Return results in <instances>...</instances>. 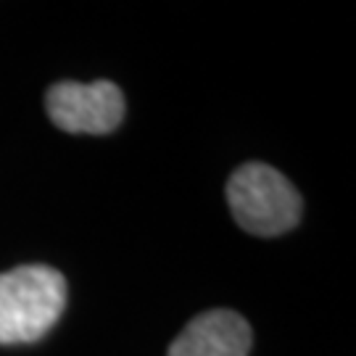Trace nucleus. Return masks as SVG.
I'll return each instance as SVG.
<instances>
[{
  "mask_svg": "<svg viewBox=\"0 0 356 356\" xmlns=\"http://www.w3.org/2000/svg\"><path fill=\"white\" fill-rule=\"evenodd\" d=\"M66 277L45 264L0 275V346H29L56 327L66 309Z\"/></svg>",
  "mask_w": 356,
  "mask_h": 356,
  "instance_id": "obj_1",
  "label": "nucleus"
},
{
  "mask_svg": "<svg viewBox=\"0 0 356 356\" xmlns=\"http://www.w3.org/2000/svg\"><path fill=\"white\" fill-rule=\"evenodd\" d=\"M227 204L235 222L259 238H277L301 222V195L277 169L248 161L232 172Z\"/></svg>",
  "mask_w": 356,
  "mask_h": 356,
  "instance_id": "obj_2",
  "label": "nucleus"
},
{
  "mask_svg": "<svg viewBox=\"0 0 356 356\" xmlns=\"http://www.w3.org/2000/svg\"><path fill=\"white\" fill-rule=\"evenodd\" d=\"M45 108L56 127L72 135H108L124 119V95L108 79L58 82L45 95Z\"/></svg>",
  "mask_w": 356,
  "mask_h": 356,
  "instance_id": "obj_3",
  "label": "nucleus"
},
{
  "mask_svg": "<svg viewBox=\"0 0 356 356\" xmlns=\"http://www.w3.org/2000/svg\"><path fill=\"white\" fill-rule=\"evenodd\" d=\"M251 341V327L238 312L211 309L179 332L169 356H248Z\"/></svg>",
  "mask_w": 356,
  "mask_h": 356,
  "instance_id": "obj_4",
  "label": "nucleus"
}]
</instances>
